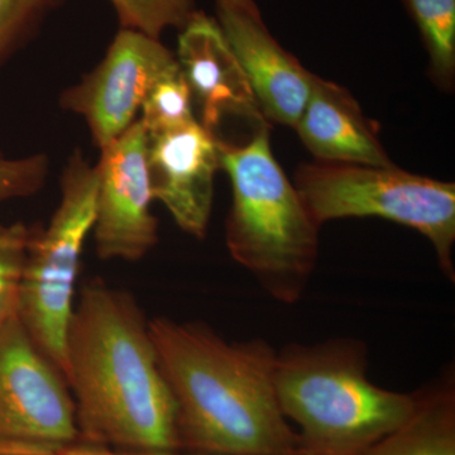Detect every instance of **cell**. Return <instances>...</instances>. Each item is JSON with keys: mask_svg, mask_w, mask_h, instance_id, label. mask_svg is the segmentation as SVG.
<instances>
[{"mask_svg": "<svg viewBox=\"0 0 455 455\" xmlns=\"http://www.w3.org/2000/svg\"><path fill=\"white\" fill-rule=\"evenodd\" d=\"M99 173L82 152L68 158L61 199L44 230L29 235L18 320L37 348L65 376L66 337L86 239L94 229Z\"/></svg>", "mask_w": 455, "mask_h": 455, "instance_id": "8992f818", "label": "cell"}, {"mask_svg": "<svg viewBox=\"0 0 455 455\" xmlns=\"http://www.w3.org/2000/svg\"><path fill=\"white\" fill-rule=\"evenodd\" d=\"M220 4L232 5V7L259 9L254 0H217Z\"/></svg>", "mask_w": 455, "mask_h": 455, "instance_id": "44dd1931", "label": "cell"}, {"mask_svg": "<svg viewBox=\"0 0 455 455\" xmlns=\"http://www.w3.org/2000/svg\"><path fill=\"white\" fill-rule=\"evenodd\" d=\"M429 56L431 80L443 90L455 82V0H403Z\"/></svg>", "mask_w": 455, "mask_h": 455, "instance_id": "9a60e30c", "label": "cell"}, {"mask_svg": "<svg viewBox=\"0 0 455 455\" xmlns=\"http://www.w3.org/2000/svg\"><path fill=\"white\" fill-rule=\"evenodd\" d=\"M59 0H0V68Z\"/></svg>", "mask_w": 455, "mask_h": 455, "instance_id": "d6986e66", "label": "cell"}, {"mask_svg": "<svg viewBox=\"0 0 455 455\" xmlns=\"http://www.w3.org/2000/svg\"><path fill=\"white\" fill-rule=\"evenodd\" d=\"M124 28L160 38L170 27L182 28L196 13L194 0H112Z\"/></svg>", "mask_w": 455, "mask_h": 455, "instance_id": "ac0fdd59", "label": "cell"}, {"mask_svg": "<svg viewBox=\"0 0 455 455\" xmlns=\"http://www.w3.org/2000/svg\"><path fill=\"white\" fill-rule=\"evenodd\" d=\"M412 395L409 418L362 455H455L454 364Z\"/></svg>", "mask_w": 455, "mask_h": 455, "instance_id": "5bb4252c", "label": "cell"}, {"mask_svg": "<svg viewBox=\"0 0 455 455\" xmlns=\"http://www.w3.org/2000/svg\"><path fill=\"white\" fill-rule=\"evenodd\" d=\"M218 170L220 140L199 121L148 136L147 171L152 197L187 235L203 239L208 233Z\"/></svg>", "mask_w": 455, "mask_h": 455, "instance_id": "30bf717a", "label": "cell"}, {"mask_svg": "<svg viewBox=\"0 0 455 455\" xmlns=\"http://www.w3.org/2000/svg\"><path fill=\"white\" fill-rule=\"evenodd\" d=\"M176 410L181 455H302L275 388L274 347L228 341L208 324L149 320Z\"/></svg>", "mask_w": 455, "mask_h": 455, "instance_id": "7a4b0ae2", "label": "cell"}, {"mask_svg": "<svg viewBox=\"0 0 455 455\" xmlns=\"http://www.w3.org/2000/svg\"><path fill=\"white\" fill-rule=\"evenodd\" d=\"M47 173L46 155L12 158L0 152V204L35 196L46 182Z\"/></svg>", "mask_w": 455, "mask_h": 455, "instance_id": "ffe728a7", "label": "cell"}, {"mask_svg": "<svg viewBox=\"0 0 455 455\" xmlns=\"http://www.w3.org/2000/svg\"><path fill=\"white\" fill-rule=\"evenodd\" d=\"M193 98L179 62L176 68L163 75L147 92L140 118L147 134L164 132L196 121L193 113Z\"/></svg>", "mask_w": 455, "mask_h": 455, "instance_id": "2e32d148", "label": "cell"}, {"mask_svg": "<svg viewBox=\"0 0 455 455\" xmlns=\"http://www.w3.org/2000/svg\"><path fill=\"white\" fill-rule=\"evenodd\" d=\"M293 130L320 163L394 164L376 123L364 116L348 90L316 75Z\"/></svg>", "mask_w": 455, "mask_h": 455, "instance_id": "4fadbf2b", "label": "cell"}, {"mask_svg": "<svg viewBox=\"0 0 455 455\" xmlns=\"http://www.w3.org/2000/svg\"><path fill=\"white\" fill-rule=\"evenodd\" d=\"M370 349L352 337L290 343L276 353L275 388L302 455H362L400 427L414 395L368 379Z\"/></svg>", "mask_w": 455, "mask_h": 455, "instance_id": "3957f363", "label": "cell"}, {"mask_svg": "<svg viewBox=\"0 0 455 455\" xmlns=\"http://www.w3.org/2000/svg\"><path fill=\"white\" fill-rule=\"evenodd\" d=\"M176 60L206 130L218 137L228 119H238L253 132L268 127L218 20L196 11L181 28Z\"/></svg>", "mask_w": 455, "mask_h": 455, "instance_id": "8fae6325", "label": "cell"}, {"mask_svg": "<svg viewBox=\"0 0 455 455\" xmlns=\"http://www.w3.org/2000/svg\"><path fill=\"white\" fill-rule=\"evenodd\" d=\"M218 23L243 68L266 121L295 127L309 99L314 74L275 40L259 9L218 3Z\"/></svg>", "mask_w": 455, "mask_h": 455, "instance_id": "7c38bea8", "label": "cell"}, {"mask_svg": "<svg viewBox=\"0 0 455 455\" xmlns=\"http://www.w3.org/2000/svg\"><path fill=\"white\" fill-rule=\"evenodd\" d=\"M79 440L64 374L16 317L0 335V455H55Z\"/></svg>", "mask_w": 455, "mask_h": 455, "instance_id": "52a82bcc", "label": "cell"}, {"mask_svg": "<svg viewBox=\"0 0 455 455\" xmlns=\"http://www.w3.org/2000/svg\"><path fill=\"white\" fill-rule=\"evenodd\" d=\"M147 132L137 119L121 137L100 149L94 233L101 259L137 262L158 242L147 171Z\"/></svg>", "mask_w": 455, "mask_h": 455, "instance_id": "9c48e42d", "label": "cell"}, {"mask_svg": "<svg viewBox=\"0 0 455 455\" xmlns=\"http://www.w3.org/2000/svg\"><path fill=\"white\" fill-rule=\"evenodd\" d=\"M29 235L26 224H0V335L18 317Z\"/></svg>", "mask_w": 455, "mask_h": 455, "instance_id": "e0dca14e", "label": "cell"}, {"mask_svg": "<svg viewBox=\"0 0 455 455\" xmlns=\"http://www.w3.org/2000/svg\"><path fill=\"white\" fill-rule=\"evenodd\" d=\"M296 188L319 224L377 217L416 230L433 244L439 268L455 283V184L390 166L301 164Z\"/></svg>", "mask_w": 455, "mask_h": 455, "instance_id": "5b68a950", "label": "cell"}, {"mask_svg": "<svg viewBox=\"0 0 455 455\" xmlns=\"http://www.w3.org/2000/svg\"><path fill=\"white\" fill-rule=\"evenodd\" d=\"M65 379L83 442L123 455H181L175 400L131 293L99 278L84 284L66 337Z\"/></svg>", "mask_w": 455, "mask_h": 455, "instance_id": "6da1fadb", "label": "cell"}, {"mask_svg": "<svg viewBox=\"0 0 455 455\" xmlns=\"http://www.w3.org/2000/svg\"><path fill=\"white\" fill-rule=\"evenodd\" d=\"M178 60L157 38L123 28L103 61L65 90L61 106L82 116L99 148L110 145L137 121L147 92Z\"/></svg>", "mask_w": 455, "mask_h": 455, "instance_id": "ba28073f", "label": "cell"}, {"mask_svg": "<svg viewBox=\"0 0 455 455\" xmlns=\"http://www.w3.org/2000/svg\"><path fill=\"white\" fill-rule=\"evenodd\" d=\"M220 169L232 185L226 221L230 256L275 300H301L319 259V224L287 179L262 128L239 143L220 140Z\"/></svg>", "mask_w": 455, "mask_h": 455, "instance_id": "277c9868", "label": "cell"}]
</instances>
